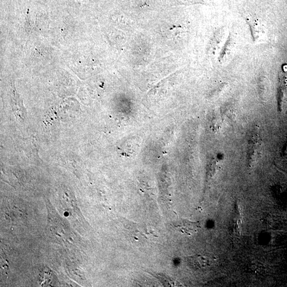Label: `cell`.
<instances>
[{"label": "cell", "instance_id": "cell-1", "mask_svg": "<svg viewBox=\"0 0 287 287\" xmlns=\"http://www.w3.org/2000/svg\"><path fill=\"white\" fill-rule=\"evenodd\" d=\"M263 141L258 131H253L248 140L247 160L249 166L252 167L262 156Z\"/></svg>", "mask_w": 287, "mask_h": 287}, {"label": "cell", "instance_id": "cell-2", "mask_svg": "<svg viewBox=\"0 0 287 287\" xmlns=\"http://www.w3.org/2000/svg\"><path fill=\"white\" fill-rule=\"evenodd\" d=\"M186 261L191 269L198 271L206 270L210 265L209 259L200 255L188 257L186 259Z\"/></svg>", "mask_w": 287, "mask_h": 287}, {"label": "cell", "instance_id": "cell-3", "mask_svg": "<svg viewBox=\"0 0 287 287\" xmlns=\"http://www.w3.org/2000/svg\"><path fill=\"white\" fill-rule=\"evenodd\" d=\"M175 226L183 234L190 235L197 233L201 226L199 222L182 220L177 222Z\"/></svg>", "mask_w": 287, "mask_h": 287}, {"label": "cell", "instance_id": "cell-4", "mask_svg": "<svg viewBox=\"0 0 287 287\" xmlns=\"http://www.w3.org/2000/svg\"><path fill=\"white\" fill-rule=\"evenodd\" d=\"M219 159L217 157L212 159L209 165V174L210 177H213L218 171L220 168V164Z\"/></svg>", "mask_w": 287, "mask_h": 287}]
</instances>
